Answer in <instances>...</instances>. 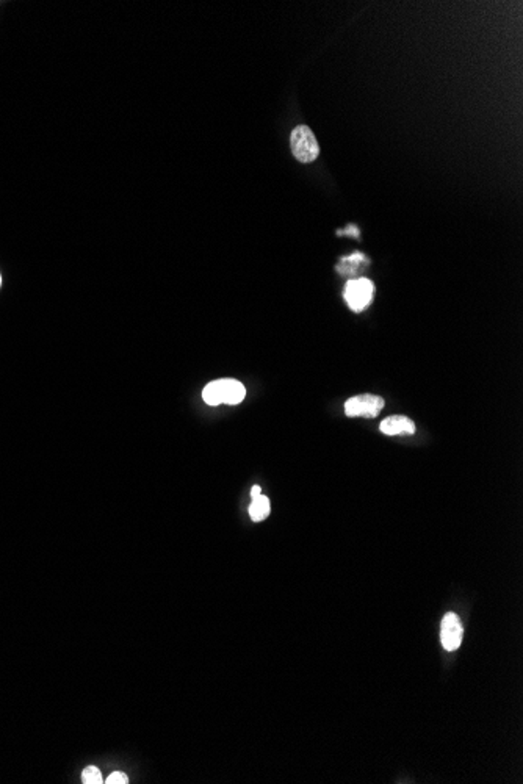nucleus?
Returning <instances> with one entry per match:
<instances>
[{"mask_svg": "<svg viewBox=\"0 0 523 784\" xmlns=\"http://www.w3.org/2000/svg\"><path fill=\"white\" fill-rule=\"evenodd\" d=\"M386 401L376 394H357L345 403V413L348 417H370L375 418L384 409Z\"/></svg>", "mask_w": 523, "mask_h": 784, "instance_id": "20e7f679", "label": "nucleus"}, {"mask_svg": "<svg viewBox=\"0 0 523 784\" xmlns=\"http://www.w3.org/2000/svg\"><path fill=\"white\" fill-rule=\"evenodd\" d=\"M362 263H368V261L365 260L363 254L354 252V254L351 255V257L342 259V261H340V265L337 266V271L340 272V275H343V276H351V275H354L359 266H361Z\"/></svg>", "mask_w": 523, "mask_h": 784, "instance_id": "6e6552de", "label": "nucleus"}, {"mask_svg": "<svg viewBox=\"0 0 523 784\" xmlns=\"http://www.w3.org/2000/svg\"><path fill=\"white\" fill-rule=\"evenodd\" d=\"M107 784H127L129 783V776L123 772H113V774L107 778V781H103Z\"/></svg>", "mask_w": 523, "mask_h": 784, "instance_id": "9d476101", "label": "nucleus"}, {"mask_svg": "<svg viewBox=\"0 0 523 784\" xmlns=\"http://www.w3.org/2000/svg\"><path fill=\"white\" fill-rule=\"evenodd\" d=\"M0 284H2V279H0Z\"/></svg>", "mask_w": 523, "mask_h": 784, "instance_id": "f8f14e48", "label": "nucleus"}, {"mask_svg": "<svg viewBox=\"0 0 523 784\" xmlns=\"http://www.w3.org/2000/svg\"><path fill=\"white\" fill-rule=\"evenodd\" d=\"M270 510H271L270 500L264 494L252 498L251 506H249V515H251L252 521L259 523L262 520H265L266 516L270 515Z\"/></svg>", "mask_w": 523, "mask_h": 784, "instance_id": "0eeeda50", "label": "nucleus"}, {"mask_svg": "<svg viewBox=\"0 0 523 784\" xmlns=\"http://www.w3.org/2000/svg\"><path fill=\"white\" fill-rule=\"evenodd\" d=\"M290 146L295 159L301 163H310L317 160L320 154L317 138H315L314 132L307 125L295 127L290 137Z\"/></svg>", "mask_w": 523, "mask_h": 784, "instance_id": "f03ea898", "label": "nucleus"}, {"mask_svg": "<svg viewBox=\"0 0 523 784\" xmlns=\"http://www.w3.org/2000/svg\"><path fill=\"white\" fill-rule=\"evenodd\" d=\"M260 494H262V489L259 487V485H254V487L251 489V498H254V496H259Z\"/></svg>", "mask_w": 523, "mask_h": 784, "instance_id": "9b49d317", "label": "nucleus"}, {"mask_svg": "<svg viewBox=\"0 0 523 784\" xmlns=\"http://www.w3.org/2000/svg\"><path fill=\"white\" fill-rule=\"evenodd\" d=\"M82 781L85 784H102L103 778H102V774H101L99 769L94 767V765H89V767L83 770Z\"/></svg>", "mask_w": 523, "mask_h": 784, "instance_id": "1a4fd4ad", "label": "nucleus"}, {"mask_svg": "<svg viewBox=\"0 0 523 784\" xmlns=\"http://www.w3.org/2000/svg\"><path fill=\"white\" fill-rule=\"evenodd\" d=\"M379 429L386 435H412L415 434V424L404 415H393L386 418L379 424Z\"/></svg>", "mask_w": 523, "mask_h": 784, "instance_id": "423d86ee", "label": "nucleus"}, {"mask_svg": "<svg viewBox=\"0 0 523 784\" xmlns=\"http://www.w3.org/2000/svg\"><path fill=\"white\" fill-rule=\"evenodd\" d=\"M462 634H464V629H462L459 617L456 616L454 612L445 613V617L442 618V625H440V641L443 648H445L447 652H454V650H458L462 642Z\"/></svg>", "mask_w": 523, "mask_h": 784, "instance_id": "39448f33", "label": "nucleus"}, {"mask_svg": "<svg viewBox=\"0 0 523 784\" xmlns=\"http://www.w3.org/2000/svg\"><path fill=\"white\" fill-rule=\"evenodd\" d=\"M246 397V388L235 379H220L207 384L203 392V399L209 406L240 404Z\"/></svg>", "mask_w": 523, "mask_h": 784, "instance_id": "f257e3e1", "label": "nucleus"}, {"mask_svg": "<svg viewBox=\"0 0 523 784\" xmlns=\"http://www.w3.org/2000/svg\"><path fill=\"white\" fill-rule=\"evenodd\" d=\"M373 293H375L373 282L370 281V279L359 277V279H352V281H348V284H346V287H345L343 296H345L346 304H348V307L352 310V312L361 313L370 306V304H372Z\"/></svg>", "mask_w": 523, "mask_h": 784, "instance_id": "7ed1b4c3", "label": "nucleus"}]
</instances>
